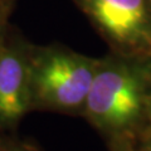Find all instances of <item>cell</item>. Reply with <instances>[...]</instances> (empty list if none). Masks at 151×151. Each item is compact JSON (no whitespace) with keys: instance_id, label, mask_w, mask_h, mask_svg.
<instances>
[{"instance_id":"cell-4","label":"cell","mask_w":151,"mask_h":151,"mask_svg":"<svg viewBox=\"0 0 151 151\" xmlns=\"http://www.w3.org/2000/svg\"><path fill=\"white\" fill-rule=\"evenodd\" d=\"M84 3L98 24L121 43H140L147 35L144 0H84Z\"/></svg>"},{"instance_id":"cell-3","label":"cell","mask_w":151,"mask_h":151,"mask_svg":"<svg viewBox=\"0 0 151 151\" xmlns=\"http://www.w3.org/2000/svg\"><path fill=\"white\" fill-rule=\"evenodd\" d=\"M32 52L19 40H0V129L14 127L33 107Z\"/></svg>"},{"instance_id":"cell-5","label":"cell","mask_w":151,"mask_h":151,"mask_svg":"<svg viewBox=\"0 0 151 151\" xmlns=\"http://www.w3.org/2000/svg\"><path fill=\"white\" fill-rule=\"evenodd\" d=\"M0 151H30L20 145H0Z\"/></svg>"},{"instance_id":"cell-6","label":"cell","mask_w":151,"mask_h":151,"mask_svg":"<svg viewBox=\"0 0 151 151\" xmlns=\"http://www.w3.org/2000/svg\"><path fill=\"white\" fill-rule=\"evenodd\" d=\"M4 34H5V15H4V12L0 9V40H1Z\"/></svg>"},{"instance_id":"cell-1","label":"cell","mask_w":151,"mask_h":151,"mask_svg":"<svg viewBox=\"0 0 151 151\" xmlns=\"http://www.w3.org/2000/svg\"><path fill=\"white\" fill-rule=\"evenodd\" d=\"M97 69L83 57L58 49H33V106L74 108L84 105Z\"/></svg>"},{"instance_id":"cell-2","label":"cell","mask_w":151,"mask_h":151,"mask_svg":"<svg viewBox=\"0 0 151 151\" xmlns=\"http://www.w3.org/2000/svg\"><path fill=\"white\" fill-rule=\"evenodd\" d=\"M144 84L140 76L126 65H110L97 70L86 98V108L102 126L121 129L140 116Z\"/></svg>"}]
</instances>
